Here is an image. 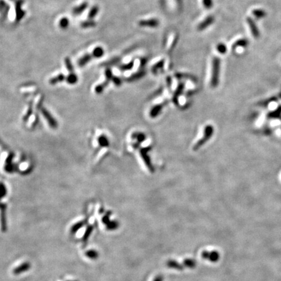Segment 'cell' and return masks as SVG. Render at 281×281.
Wrapping results in <instances>:
<instances>
[{"label":"cell","mask_w":281,"mask_h":281,"mask_svg":"<svg viewBox=\"0 0 281 281\" xmlns=\"http://www.w3.org/2000/svg\"><path fill=\"white\" fill-rule=\"evenodd\" d=\"M220 68V59L217 57H213L211 60V84L212 86H216L218 83L219 74Z\"/></svg>","instance_id":"cell-1"},{"label":"cell","mask_w":281,"mask_h":281,"mask_svg":"<svg viewBox=\"0 0 281 281\" xmlns=\"http://www.w3.org/2000/svg\"><path fill=\"white\" fill-rule=\"evenodd\" d=\"M15 3L16 12V21L20 22L26 15V12L22 9V6L24 3V0H10Z\"/></svg>","instance_id":"cell-2"},{"label":"cell","mask_w":281,"mask_h":281,"mask_svg":"<svg viewBox=\"0 0 281 281\" xmlns=\"http://www.w3.org/2000/svg\"><path fill=\"white\" fill-rule=\"evenodd\" d=\"M138 25L140 27L143 28H155L159 26L160 21L157 18H145L139 20Z\"/></svg>","instance_id":"cell-3"},{"label":"cell","mask_w":281,"mask_h":281,"mask_svg":"<svg viewBox=\"0 0 281 281\" xmlns=\"http://www.w3.org/2000/svg\"><path fill=\"white\" fill-rule=\"evenodd\" d=\"M168 39L166 40L165 49L167 52H171L173 48L175 47L177 42L178 41V33H172L168 36Z\"/></svg>","instance_id":"cell-4"},{"label":"cell","mask_w":281,"mask_h":281,"mask_svg":"<svg viewBox=\"0 0 281 281\" xmlns=\"http://www.w3.org/2000/svg\"><path fill=\"white\" fill-rule=\"evenodd\" d=\"M214 22V17L213 16H210L207 18H206L202 22L200 23L197 26V30L198 31H202L205 29H206L209 27L210 25H211Z\"/></svg>","instance_id":"cell-5"},{"label":"cell","mask_w":281,"mask_h":281,"mask_svg":"<svg viewBox=\"0 0 281 281\" xmlns=\"http://www.w3.org/2000/svg\"><path fill=\"white\" fill-rule=\"evenodd\" d=\"M247 22L248 23L250 29L251 31V33L253 34V36L254 38H258L259 36V31L258 30V28H257V26H256L255 23L253 22L251 18H247Z\"/></svg>","instance_id":"cell-6"},{"label":"cell","mask_w":281,"mask_h":281,"mask_svg":"<svg viewBox=\"0 0 281 281\" xmlns=\"http://www.w3.org/2000/svg\"><path fill=\"white\" fill-rule=\"evenodd\" d=\"M9 5L6 3L4 0H0V13L2 16L6 18L9 11Z\"/></svg>","instance_id":"cell-7"},{"label":"cell","mask_w":281,"mask_h":281,"mask_svg":"<svg viewBox=\"0 0 281 281\" xmlns=\"http://www.w3.org/2000/svg\"><path fill=\"white\" fill-rule=\"evenodd\" d=\"M87 7H88V3L83 2L79 6H77V7H74L72 9V14L74 15H79L80 14H82L87 8Z\"/></svg>","instance_id":"cell-8"},{"label":"cell","mask_w":281,"mask_h":281,"mask_svg":"<svg viewBox=\"0 0 281 281\" xmlns=\"http://www.w3.org/2000/svg\"><path fill=\"white\" fill-rule=\"evenodd\" d=\"M92 58H94L92 54H86V55H83L82 57H81V58L79 59L78 64V65H79V66H85L86 64L88 63V62H89Z\"/></svg>","instance_id":"cell-9"},{"label":"cell","mask_w":281,"mask_h":281,"mask_svg":"<svg viewBox=\"0 0 281 281\" xmlns=\"http://www.w3.org/2000/svg\"><path fill=\"white\" fill-rule=\"evenodd\" d=\"M42 113H43L44 116H45V117L48 120L49 126H50L52 128H55L56 126H57V125H56V122L54 121L53 118L52 117V116L48 113V112L46 111L45 109H43L42 110Z\"/></svg>","instance_id":"cell-10"},{"label":"cell","mask_w":281,"mask_h":281,"mask_svg":"<svg viewBox=\"0 0 281 281\" xmlns=\"http://www.w3.org/2000/svg\"><path fill=\"white\" fill-rule=\"evenodd\" d=\"M92 54L94 58H100L104 55V50L101 46H98L92 51Z\"/></svg>","instance_id":"cell-11"},{"label":"cell","mask_w":281,"mask_h":281,"mask_svg":"<svg viewBox=\"0 0 281 281\" xmlns=\"http://www.w3.org/2000/svg\"><path fill=\"white\" fill-rule=\"evenodd\" d=\"M248 45V41L245 39H240L236 41L232 45V49L240 48V47H246Z\"/></svg>","instance_id":"cell-12"},{"label":"cell","mask_w":281,"mask_h":281,"mask_svg":"<svg viewBox=\"0 0 281 281\" xmlns=\"http://www.w3.org/2000/svg\"><path fill=\"white\" fill-rule=\"evenodd\" d=\"M95 26H96V22L95 21H93L92 20H85L81 23V27H82V28H85V29L94 28Z\"/></svg>","instance_id":"cell-13"},{"label":"cell","mask_w":281,"mask_h":281,"mask_svg":"<svg viewBox=\"0 0 281 281\" xmlns=\"http://www.w3.org/2000/svg\"><path fill=\"white\" fill-rule=\"evenodd\" d=\"M99 11V7L97 5H95L91 8L88 14V18L89 20H92L95 18Z\"/></svg>","instance_id":"cell-14"},{"label":"cell","mask_w":281,"mask_h":281,"mask_svg":"<svg viewBox=\"0 0 281 281\" xmlns=\"http://www.w3.org/2000/svg\"><path fill=\"white\" fill-rule=\"evenodd\" d=\"M65 75L61 74L58 75V76L52 78L50 80H49V83H50V84H52V85H54L57 83L62 82V81H63L65 79Z\"/></svg>","instance_id":"cell-15"},{"label":"cell","mask_w":281,"mask_h":281,"mask_svg":"<svg viewBox=\"0 0 281 281\" xmlns=\"http://www.w3.org/2000/svg\"><path fill=\"white\" fill-rule=\"evenodd\" d=\"M68 26H69V20H68V18H67L66 17L61 18L59 22L60 28L62 29H65L68 28Z\"/></svg>","instance_id":"cell-16"},{"label":"cell","mask_w":281,"mask_h":281,"mask_svg":"<svg viewBox=\"0 0 281 281\" xmlns=\"http://www.w3.org/2000/svg\"><path fill=\"white\" fill-rule=\"evenodd\" d=\"M252 13L255 17L259 18H263V17L266 16V12L265 11H264L263 10H261V9H254Z\"/></svg>","instance_id":"cell-17"},{"label":"cell","mask_w":281,"mask_h":281,"mask_svg":"<svg viewBox=\"0 0 281 281\" xmlns=\"http://www.w3.org/2000/svg\"><path fill=\"white\" fill-rule=\"evenodd\" d=\"M216 49L218 52V53H219L221 54L226 53L227 50V46H225V45H224V44H223V43L218 44L216 46Z\"/></svg>","instance_id":"cell-18"},{"label":"cell","mask_w":281,"mask_h":281,"mask_svg":"<svg viewBox=\"0 0 281 281\" xmlns=\"http://www.w3.org/2000/svg\"><path fill=\"white\" fill-rule=\"evenodd\" d=\"M67 82L69 84H74L77 82L78 78L74 73H70V74L66 78Z\"/></svg>","instance_id":"cell-19"},{"label":"cell","mask_w":281,"mask_h":281,"mask_svg":"<svg viewBox=\"0 0 281 281\" xmlns=\"http://www.w3.org/2000/svg\"><path fill=\"white\" fill-rule=\"evenodd\" d=\"M65 65H66L67 70L70 73H74V67L72 65L70 59L68 57H66L65 59Z\"/></svg>","instance_id":"cell-20"},{"label":"cell","mask_w":281,"mask_h":281,"mask_svg":"<svg viewBox=\"0 0 281 281\" xmlns=\"http://www.w3.org/2000/svg\"><path fill=\"white\" fill-rule=\"evenodd\" d=\"M202 6L206 8V9H210L212 7L213 5V2L212 0H201Z\"/></svg>","instance_id":"cell-21"}]
</instances>
